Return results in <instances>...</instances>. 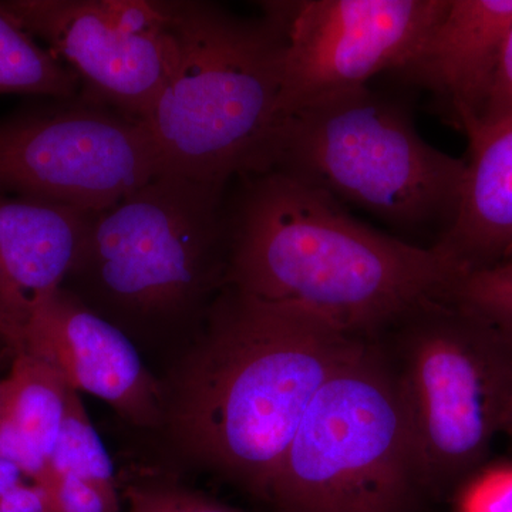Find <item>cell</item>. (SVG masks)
<instances>
[{"label":"cell","instance_id":"2e32d148","mask_svg":"<svg viewBox=\"0 0 512 512\" xmlns=\"http://www.w3.org/2000/svg\"><path fill=\"white\" fill-rule=\"evenodd\" d=\"M82 83L56 55L0 6V94L23 93L73 100Z\"/></svg>","mask_w":512,"mask_h":512},{"label":"cell","instance_id":"d4e9b609","mask_svg":"<svg viewBox=\"0 0 512 512\" xmlns=\"http://www.w3.org/2000/svg\"><path fill=\"white\" fill-rule=\"evenodd\" d=\"M22 481H25V476L20 473L19 468L0 458V495Z\"/></svg>","mask_w":512,"mask_h":512},{"label":"cell","instance_id":"7402d4cb","mask_svg":"<svg viewBox=\"0 0 512 512\" xmlns=\"http://www.w3.org/2000/svg\"><path fill=\"white\" fill-rule=\"evenodd\" d=\"M512 117V26L501 47L480 123L474 133ZM473 133V134H474ZM470 134V136H473ZM468 136V137H470Z\"/></svg>","mask_w":512,"mask_h":512},{"label":"cell","instance_id":"44dd1931","mask_svg":"<svg viewBox=\"0 0 512 512\" xmlns=\"http://www.w3.org/2000/svg\"><path fill=\"white\" fill-rule=\"evenodd\" d=\"M461 512H512V464L483 468L464 485Z\"/></svg>","mask_w":512,"mask_h":512},{"label":"cell","instance_id":"ffe728a7","mask_svg":"<svg viewBox=\"0 0 512 512\" xmlns=\"http://www.w3.org/2000/svg\"><path fill=\"white\" fill-rule=\"evenodd\" d=\"M45 490L50 512H120V498L72 476L46 473L36 481Z\"/></svg>","mask_w":512,"mask_h":512},{"label":"cell","instance_id":"5b68a950","mask_svg":"<svg viewBox=\"0 0 512 512\" xmlns=\"http://www.w3.org/2000/svg\"><path fill=\"white\" fill-rule=\"evenodd\" d=\"M268 170L291 174L400 234L436 231L439 241L456 217L467 161L431 146L409 110L363 86L279 121Z\"/></svg>","mask_w":512,"mask_h":512},{"label":"cell","instance_id":"cb8c5ba5","mask_svg":"<svg viewBox=\"0 0 512 512\" xmlns=\"http://www.w3.org/2000/svg\"><path fill=\"white\" fill-rule=\"evenodd\" d=\"M0 512H50L42 485L22 483L0 495Z\"/></svg>","mask_w":512,"mask_h":512},{"label":"cell","instance_id":"6da1fadb","mask_svg":"<svg viewBox=\"0 0 512 512\" xmlns=\"http://www.w3.org/2000/svg\"><path fill=\"white\" fill-rule=\"evenodd\" d=\"M241 180L228 202L225 286L255 301L373 340L414 306L447 295L460 275L433 247L363 224L291 174Z\"/></svg>","mask_w":512,"mask_h":512},{"label":"cell","instance_id":"ba28073f","mask_svg":"<svg viewBox=\"0 0 512 512\" xmlns=\"http://www.w3.org/2000/svg\"><path fill=\"white\" fill-rule=\"evenodd\" d=\"M157 175L144 121L83 97L0 121V194L99 214Z\"/></svg>","mask_w":512,"mask_h":512},{"label":"cell","instance_id":"484cf974","mask_svg":"<svg viewBox=\"0 0 512 512\" xmlns=\"http://www.w3.org/2000/svg\"><path fill=\"white\" fill-rule=\"evenodd\" d=\"M504 436L507 437V439L510 440L512 444V407L510 417H508L507 426H505Z\"/></svg>","mask_w":512,"mask_h":512},{"label":"cell","instance_id":"5bb4252c","mask_svg":"<svg viewBox=\"0 0 512 512\" xmlns=\"http://www.w3.org/2000/svg\"><path fill=\"white\" fill-rule=\"evenodd\" d=\"M470 141V160L453 224L433 245L458 274L512 256V117Z\"/></svg>","mask_w":512,"mask_h":512},{"label":"cell","instance_id":"7c38bea8","mask_svg":"<svg viewBox=\"0 0 512 512\" xmlns=\"http://www.w3.org/2000/svg\"><path fill=\"white\" fill-rule=\"evenodd\" d=\"M511 26L512 0H448L419 49L394 74L436 97L468 137L480 123Z\"/></svg>","mask_w":512,"mask_h":512},{"label":"cell","instance_id":"8992f818","mask_svg":"<svg viewBox=\"0 0 512 512\" xmlns=\"http://www.w3.org/2000/svg\"><path fill=\"white\" fill-rule=\"evenodd\" d=\"M429 497L485 466L512 407V340L447 295L414 306L377 336Z\"/></svg>","mask_w":512,"mask_h":512},{"label":"cell","instance_id":"277c9868","mask_svg":"<svg viewBox=\"0 0 512 512\" xmlns=\"http://www.w3.org/2000/svg\"><path fill=\"white\" fill-rule=\"evenodd\" d=\"M227 187L157 175L94 214L63 288L131 340L201 330L225 288Z\"/></svg>","mask_w":512,"mask_h":512},{"label":"cell","instance_id":"4fadbf2b","mask_svg":"<svg viewBox=\"0 0 512 512\" xmlns=\"http://www.w3.org/2000/svg\"><path fill=\"white\" fill-rule=\"evenodd\" d=\"M94 214L0 194V336L18 328L63 288L82 254Z\"/></svg>","mask_w":512,"mask_h":512},{"label":"cell","instance_id":"30bf717a","mask_svg":"<svg viewBox=\"0 0 512 512\" xmlns=\"http://www.w3.org/2000/svg\"><path fill=\"white\" fill-rule=\"evenodd\" d=\"M0 6L73 70L83 99L147 119L175 60L164 2L5 0Z\"/></svg>","mask_w":512,"mask_h":512},{"label":"cell","instance_id":"3957f363","mask_svg":"<svg viewBox=\"0 0 512 512\" xmlns=\"http://www.w3.org/2000/svg\"><path fill=\"white\" fill-rule=\"evenodd\" d=\"M173 70L146 124L160 175L224 184L264 173L279 124L285 37L271 13L164 2Z\"/></svg>","mask_w":512,"mask_h":512},{"label":"cell","instance_id":"d6986e66","mask_svg":"<svg viewBox=\"0 0 512 512\" xmlns=\"http://www.w3.org/2000/svg\"><path fill=\"white\" fill-rule=\"evenodd\" d=\"M128 512H241L171 483H137L126 490Z\"/></svg>","mask_w":512,"mask_h":512},{"label":"cell","instance_id":"8fae6325","mask_svg":"<svg viewBox=\"0 0 512 512\" xmlns=\"http://www.w3.org/2000/svg\"><path fill=\"white\" fill-rule=\"evenodd\" d=\"M3 340L15 355L42 360L67 386L99 397L131 424L163 423L165 392L133 340L66 288L37 303Z\"/></svg>","mask_w":512,"mask_h":512},{"label":"cell","instance_id":"52a82bcc","mask_svg":"<svg viewBox=\"0 0 512 512\" xmlns=\"http://www.w3.org/2000/svg\"><path fill=\"white\" fill-rule=\"evenodd\" d=\"M426 497L392 373L363 340L313 397L265 501L275 512H419Z\"/></svg>","mask_w":512,"mask_h":512},{"label":"cell","instance_id":"e0dca14e","mask_svg":"<svg viewBox=\"0 0 512 512\" xmlns=\"http://www.w3.org/2000/svg\"><path fill=\"white\" fill-rule=\"evenodd\" d=\"M47 473L76 477L119 497L109 453L84 409L79 392L73 389L49 456Z\"/></svg>","mask_w":512,"mask_h":512},{"label":"cell","instance_id":"603a6c76","mask_svg":"<svg viewBox=\"0 0 512 512\" xmlns=\"http://www.w3.org/2000/svg\"><path fill=\"white\" fill-rule=\"evenodd\" d=\"M0 458L8 461L33 483L42 480L47 473V457L39 447L26 437L8 419L0 416Z\"/></svg>","mask_w":512,"mask_h":512},{"label":"cell","instance_id":"ac0fdd59","mask_svg":"<svg viewBox=\"0 0 512 512\" xmlns=\"http://www.w3.org/2000/svg\"><path fill=\"white\" fill-rule=\"evenodd\" d=\"M448 298L512 340V256L458 275Z\"/></svg>","mask_w":512,"mask_h":512},{"label":"cell","instance_id":"9c48e42d","mask_svg":"<svg viewBox=\"0 0 512 512\" xmlns=\"http://www.w3.org/2000/svg\"><path fill=\"white\" fill-rule=\"evenodd\" d=\"M448 0L268 2L285 37L279 121L396 73L419 49Z\"/></svg>","mask_w":512,"mask_h":512},{"label":"cell","instance_id":"9a60e30c","mask_svg":"<svg viewBox=\"0 0 512 512\" xmlns=\"http://www.w3.org/2000/svg\"><path fill=\"white\" fill-rule=\"evenodd\" d=\"M72 387L36 357L16 353L12 369L0 380V416L8 419L49 456L62 427Z\"/></svg>","mask_w":512,"mask_h":512},{"label":"cell","instance_id":"7a4b0ae2","mask_svg":"<svg viewBox=\"0 0 512 512\" xmlns=\"http://www.w3.org/2000/svg\"><path fill=\"white\" fill-rule=\"evenodd\" d=\"M360 342L225 286L175 375L164 420L188 456L265 500L313 397Z\"/></svg>","mask_w":512,"mask_h":512}]
</instances>
